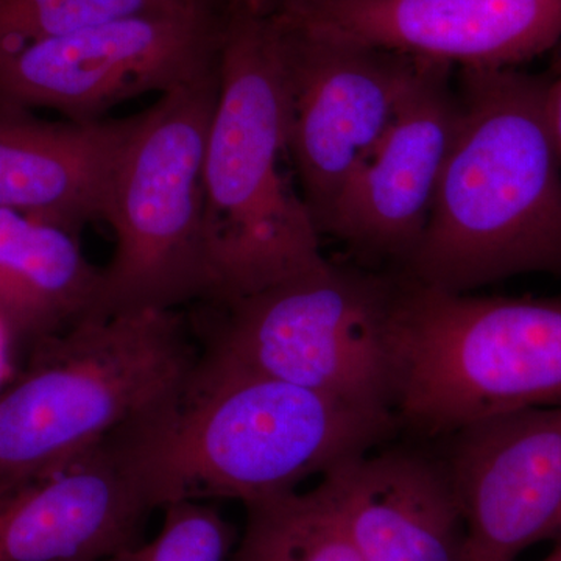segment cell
Listing matches in <instances>:
<instances>
[{"mask_svg": "<svg viewBox=\"0 0 561 561\" xmlns=\"http://www.w3.org/2000/svg\"><path fill=\"white\" fill-rule=\"evenodd\" d=\"M397 423L201 354L158 426L162 504L221 497L250 505L289 493L371 453Z\"/></svg>", "mask_w": 561, "mask_h": 561, "instance_id": "3", "label": "cell"}, {"mask_svg": "<svg viewBox=\"0 0 561 561\" xmlns=\"http://www.w3.org/2000/svg\"><path fill=\"white\" fill-rule=\"evenodd\" d=\"M284 20L454 69H511L561 41V0H284Z\"/></svg>", "mask_w": 561, "mask_h": 561, "instance_id": "13", "label": "cell"}, {"mask_svg": "<svg viewBox=\"0 0 561 561\" xmlns=\"http://www.w3.org/2000/svg\"><path fill=\"white\" fill-rule=\"evenodd\" d=\"M560 531H561V527H560Z\"/></svg>", "mask_w": 561, "mask_h": 561, "instance_id": "25", "label": "cell"}, {"mask_svg": "<svg viewBox=\"0 0 561 561\" xmlns=\"http://www.w3.org/2000/svg\"><path fill=\"white\" fill-rule=\"evenodd\" d=\"M208 2L214 3V5L217 7H227L228 3L231 2V0H208Z\"/></svg>", "mask_w": 561, "mask_h": 561, "instance_id": "24", "label": "cell"}, {"mask_svg": "<svg viewBox=\"0 0 561 561\" xmlns=\"http://www.w3.org/2000/svg\"><path fill=\"white\" fill-rule=\"evenodd\" d=\"M394 415L430 437L561 404V300L476 297L404 278Z\"/></svg>", "mask_w": 561, "mask_h": 561, "instance_id": "5", "label": "cell"}, {"mask_svg": "<svg viewBox=\"0 0 561 561\" xmlns=\"http://www.w3.org/2000/svg\"><path fill=\"white\" fill-rule=\"evenodd\" d=\"M164 511L161 529L102 561H230L234 534L220 513L198 501H179Z\"/></svg>", "mask_w": 561, "mask_h": 561, "instance_id": "19", "label": "cell"}, {"mask_svg": "<svg viewBox=\"0 0 561 561\" xmlns=\"http://www.w3.org/2000/svg\"><path fill=\"white\" fill-rule=\"evenodd\" d=\"M247 523L230 561H362L323 478L245 505Z\"/></svg>", "mask_w": 561, "mask_h": 561, "instance_id": "17", "label": "cell"}, {"mask_svg": "<svg viewBox=\"0 0 561 561\" xmlns=\"http://www.w3.org/2000/svg\"><path fill=\"white\" fill-rule=\"evenodd\" d=\"M321 478L362 561H461L463 516L443 459L371 451Z\"/></svg>", "mask_w": 561, "mask_h": 561, "instance_id": "14", "label": "cell"}, {"mask_svg": "<svg viewBox=\"0 0 561 561\" xmlns=\"http://www.w3.org/2000/svg\"><path fill=\"white\" fill-rule=\"evenodd\" d=\"M268 13L289 88L290 162L321 236L346 181L435 62Z\"/></svg>", "mask_w": 561, "mask_h": 561, "instance_id": "9", "label": "cell"}, {"mask_svg": "<svg viewBox=\"0 0 561 561\" xmlns=\"http://www.w3.org/2000/svg\"><path fill=\"white\" fill-rule=\"evenodd\" d=\"M548 122L561 165V77H552L548 90Z\"/></svg>", "mask_w": 561, "mask_h": 561, "instance_id": "21", "label": "cell"}, {"mask_svg": "<svg viewBox=\"0 0 561 561\" xmlns=\"http://www.w3.org/2000/svg\"><path fill=\"white\" fill-rule=\"evenodd\" d=\"M20 343L11 330L9 321L0 313V393L16 376L20 359Z\"/></svg>", "mask_w": 561, "mask_h": 561, "instance_id": "20", "label": "cell"}, {"mask_svg": "<svg viewBox=\"0 0 561 561\" xmlns=\"http://www.w3.org/2000/svg\"><path fill=\"white\" fill-rule=\"evenodd\" d=\"M541 561H561V546L556 549V551L549 553L546 559H542Z\"/></svg>", "mask_w": 561, "mask_h": 561, "instance_id": "22", "label": "cell"}, {"mask_svg": "<svg viewBox=\"0 0 561 561\" xmlns=\"http://www.w3.org/2000/svg\"><path fill=\"white\" fill-rule=\"evenodd\" d=\"M138 116L47 122L0 110V208L35 214L80 232L105 220L111 186Z\"/></svg>", "mask_w": 561, "mask_h": 561, "instance_id": "15", "label": "cell"}, {"mask_svg": "<svg viewBox=\"0 0 561 561\" xmlns=\"http://www.w3.org/2000/svg\"><path fill=\"white\" fill-rule=\"evenodd\" d=\"M552 76L459 69L460 114L426 231L400 275L471 294L561 276V165L548 122Z\"/></svg>", "mask_w": 561, "mask_h": 561, "instance_id": "1", "label": "cell"}, {"mask_svg": "<svg viewBox=\"0 0 561 561\" xmlns=\"http://www.w3.org/2000/svg\"><path fill=\"white\" fill-rule=\"evenodd\" d=\"M225 10L139 14L0 47V110L92 122L133 98L165 94L219 60Z\"/></svg>", "mask_w": 561, "mask_h": 561, "instance_id": "8", "label": "cell"}, {"mask_svg": "<svg viewBox=\"0 0 561 561\" xmlns=\"http://www.w3.org/2000/svg\"><path fill=\"white\" fill-rule=\"evenodd\" d=\"M262 5L264 7H275L278 5V3L284 2V0H260Z\"/></svg>", "mask_w": 561, "mask_h": 561, "instance_id": "23", "label": "cell"}, {"mask_svg": "<svg viewBox=\"0 0 561 561\" xmlns=\"http://www.w3.org/2000/svg\"><path fill=\"white\" fill-rule=\"evenodd\" d=\"M164 409L0 501V561H102L139 541L147 516L164 507L157 479Z\"/></svg>", "mask_w": 561, "mask_h": 561, "instance_id": "10", "label": "cell"}, {"mask_svg": "<svg viewBox=\"0 0 561 561\" xmlns=\"http://www.w3.org/2000/svg\"><path fill=\"white\" fill-rule=\"evenodd\" d=\"M402 287L400 273L327 260L216 305L224 319L202 356L397 419Z\"/></svg>", "mask_w": 561, "mask_h": 561, "instance_id": "6", "label": "cell"}, {"mask_svg": "<svg viewBox=\"0 0 561 561\" xmlns=\"http://www.w3.org/2000/svg\"><path fill=\"white\" fill-rule=\"evenodd\" d=\"M101 289L102 268L84 256L79 232L0 208V313L21 350L98 311Z\"/></svg>", "mask_w": 561, "mask_h": 561, "instance_id": "16", "label": "cell"}, {"mask_svg": "<svg viewBox=\"0 0 561 561\" xmlns=\"http://www.w3.org/2000/svg\"><path fill=\"white\" fill-rule=\"evenodd\" d=\"M217 95L219 60L139 114L111 186L105 221L116 249L95 312L209 300L203 168Z\"/></svg>", "mask_w": 561, "mask_h": 561, "instance_id": "7", "label": "cell"}, {"mask_svg": "<svg viewBox=\"0 0 561 561\" xmlns=\"http://www.w3.org/2000/svg\"><path fill=\"white\" fill-rule=\"evenodd\" d=\"M461 561H516L561 527V404L476 421L446 435Z\"/></svg>", "mask_w": 561, "mask_h": 561, "instance_id": "11", "label": "cell"}, {"mask_svg": "<svg viewBox=\"0 0 561 561\" xmlns=\"http://www.w3.org/2000/svg\"><path fill=\"white\" fill-rule=\"evenodd\" d=\"M290 101L275 20L257 0L225 10L219 95L205 168V243L213 305L317 267L320 232L283 171Z\"/></svg>", "mask_w": 561, "mask_h": 561, "instance_id": "2", "label": "cell"}, {"mask_svg": "<svg viewBox=\"0 0 561 561\" xmlns=\"http://www.w3.org/2000/svg\"><path fill=\"white\" fill-rule=\"evenodd\" d=\"M198 356L176 311L92 312L35 343L0 393V501L171 404Z\"/></svg>", "mask_w": 561, "mask_h": 561, "instance_id": "4", "label": "cell"}, {"mask_svg": "<svg viewBox=\"0 0 561 561\" xmlns=\"http://www.w3.org/2000/svg\"><path fill=\"white\" fill-rule=\"evenodd\" d=\"M197 9H217L206 0H0V47L54 38L91 25Z\"/></svg>", "mask_w": 561, "mask_h": 561, "instance_id": "18", "label": "cell"}, {"mask_svg": "<svg viewBox=\"0 0 561 561\" xmlns=\"http://www.w3.org/2000/svg\"><path fill=\"white\" fill-rule=\"evenodd\" d=\"M459 114L454 68L435 62L346 181L321 236L400 273L426 231Z\"/></svg>", "mask_w": 561, "mask_h": 561, "instance_id": "12", "label": "cell"}]
</instances>
